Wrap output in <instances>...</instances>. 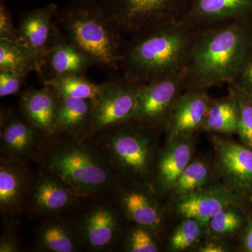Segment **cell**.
<instances>
[{"instance_id": "obj_1", "label": "cell", "mask_w": 252, "mask_h": 252, "mask_svg": "<svg viewBox=\"0 0 252 252\" xmlns=\"http://www.w3.org/2000/svg\"><path fill=\"white\" fill-rule=\"evenodd\" d=\"M252 17L200 30L186 71L187 89L230 84L252 49Z\"/></svg>"}, {"instance_id": "obj_2", "label": "cell", "mask_w": 252, "mask_h": 252, "mask_svg": "<svg viewBox=\"0 0 252 252\" xmlns=\"http://www.w3.org/2000/svg\"><path fill=\"white\" fill-rule=\"evenodd\" d=\"M198 32L180 20L132 36L121 63L123 75L142 85L185 69Z\"/></svg>"}, {"instance_id": "obj_3", "label": "cell", "mask_w": 252, "mask_h": 252, "mask_svg": "<svg viewBox=\"0 0 252 252\" xmlns=\"http://www.w3.org/2000/svg\"><path fill=\"white\" fill-rule=\"evenodd\" d=\"M57 22L66 40L108 70L120 68L127 44L100 1L72 3L59 10Z\"/></svg>"}, {"instance_id": "obj_4", "label": "cell", "mask_w": 252, "mask_h": 252, "mask_svg": "<svg viewBox=\"0 0 252 252\" xmlns=\"http://www.w3.org/2000/svg\"><path fill=\"white\" fill-rule=\"evenodd\" d=\"M66 137L53 142L44 151L41 158L44 169L84 198L109 190L115 175L98 150L84 144L83 139Z\"/></svg>"}, {"instance_id": "obj_5", "label": "cell", "mask_w": 252, "mask_h": 252, "mask_svg": "<svg viewBox=\"0 0 252 252\" xmlns=\"http://www.w3.org/2000/svg\"><path fill=\"white\" fill-rule=\"evenodd\" d=\"M151 126L131 120L112 126L97 135L94 144L114 172L137 180L149 177L153 166L154 145Z\"/></svg>"}, {"instance_id": "obj_6", "label": "cell", "mask_w": 252, "mask_h": 252, "mask_svg": "<svg viewBox=\"0 0 252 252\" xmlns=\"http://www.w3.org/2000/svg\"><path fill=\"white\" fill-rule=\"evenodd\" d=\"M189 0H100L123 34L134 36L164 23L180 21Z\"/></svg>"}, {"instance_id": "obj_7", "label": "cell", "mask_w": 252, "mask_h": 252, "mask_svg": "<svg viewBox=\"0 0 252 252\" xmlns=\"http://www.w3.org/2000/svg\"><path fill=\"white\" fill-rule=\"evenodd\" d=\"M187 89L185 69L139 86L137 103L132 119L151 127L166 126L176 101Z\"/></svg>"}, {"instance_id": "obj_8", "label": "cell", "mask_w": 252, "mask_h": 252, "mask_svg": "<svg viewBox=\"0 0 252 252\" xmlns=\"http://www.w3.org/2000/svg\"><path fill=\"white\" fill-rule=\"evenodd\" d=\"M139 86L124 75L103 83L94 102L91 135L132 119L137 107Z\"/></svg>"}, {"instance_id": "obj_9", "label": "cell", "mask_w": 252, "mask_h": 252, "mask_svg": "<svg viewBox=\"0 0 252 252\" xmlns=\"http://www.w3.org/2000/svg\"><path fill=\"white\" fill-rule=\"evenodd\" d=\"M59 11V6L51 3L23 12L18 21V40L35 53L40 67L45 55L64 39L57 22Z\"/></svg>"}, {"instance_id": "obj_10", "label": "cell", "mask_w": 252, "mask_h": 252, "mask_svg": "<svg viewBox=\"0 0 252 252\" xmlns=\"http://www.w3.org/2000/svg\"><path fill=\"white\" fill-rule=\"evenodd\" d=\"M82 243L92 251L110 250L117 242L120 220L117 210L107 203L84 209L75 225Z\"/></svg>"}, {"instance_id": "obj_11", "label": "cell", "mask_w": 252, "mask_h": 252, "mask_svg": "<svg viewBox=\"0 0 252 252\" xmlns=\"http://www.w3.org/2000/svg\"><path fill=\"white\" fill-rule=\"evenodd\" d=\"M252 16V0H189L181 21L200 31Z\"/></svg>"}, {"instance_id": "obj_12", "label": "cell", "mask_w": 252, "mask_h": 252, "mask_svg": "<svg viewBox=\"0 0 252 252\" xmlns=\"http://www.w3.org/2000/svg\"><path fill=\"white\" fill-rule=\"evenodd\" d=\"M41 137L44 136L22 114L18 116L14 113L1 111V158L22 161L39 149Z\"/></svg>"}, {"instance_id": "obj_13", "label": "cell", "mask_w": 252, "mask_h": 252, "mask_svg": "<svg viewBox=\"0 0 252 252\" xmlns=\"http://www.w3.org/2000/svg\"><path fill=\"white\" fill-rule=\"evenodd\" d=\"M210 102L206 89H186L176 101L167 120L169 140L191 136L202 127Z\"/></svg>"}, {"instance_id": "obj_14", "label": "cell", "mask_w": 252, "mask_h": 252, "mask_svg": "<svg viewBox=\"0 0 252 252\" xmlns=\"http://www.w3.org/2000/svg\"><path fill=\"white\" fill-rule=\"evenodd\" d=\"M39 176L31 192V204L38 215L60 214L77 205L79 195L64 181L52 172L46 170Z\"/></svg>"}, {"instance_id": "obj_15", "label": "cell", "mask_w": 252, "mask_h": 252, "mask_svg": "<svg viewBox=\"0 0 252 252\" xmlns=\"http://www.w3.org/2000/svg\"><path fill=\"white\" fill-rule=\"evenodd\" d=\"M61 96L52 86L44 84L21 94L19 109L23 117L45 137L56 135V119Z\"/></svg>"}, {"instance_id": "obj_16", "label": "cell", "mask_w": 252, "mask_h": 252, "mask_svg": "<svg viewBox=\"0 0 252 252\" xmlns=\"http://www.w3.org/2000/svg\"><path fill=\"white\" fill-rule=\"evenodd\" d=\"M216 142L219 165L228 185L238 191H251V149L229 140L219 139Z\"/></svg>"}, {"instance_id": "obj_17", "label": "cell", "mask_w": 252, "mask_h": 252, "mask_svg": "<svg viewBox=\"0 0 252 252\" xmlns=\"http://www.w3.org/2000/svg\"><path fill=\"white\" fill-rule=\"evenodd\" d=\"M235 201V195L226 187L199 189L180 196L177 210L185 219H193L203 224H207L214 217L231 206Z\"/></svg>"}, {"instance_id": "obj_18", "label": "cell", "mask_w": 252, "mask_h": 252, "mask_svg": "<svg viewBox=\"0 0 252 252\" xmlns=\"http://www.w3.org/2000/svg\"><path fill=\"white\" fill-rule=\"evenodd\" d=\"M94 61L65 39L60 41L44 56L39 75L46 83L67 75H85Z\"/></svg>"}, {"instance_id": "obj_19", "label": "cell", "mask_w": 252, "mask_h": 252, "mask_svg": "<svg viewBox=\"0 0 252 252\" xmlns=\"http://www.w3.org/2000/svg\"><path fill=\"white\" fill-rule=\"evenodd\" d=\"M94 102L90 99L61 97L56 135L84 139L92 133Z\"/></svg>"}, {"instance_id": "obj_20", "label": "cell", "mask_w": 252, "mask_h": 252, "mask_svg": "<svg viewBox=\"0 0 252 252\" xmlns=\"http://www.w3.org/2000/svg\"><path fill=\"white\" fill-rule=\"evenodd\" d=\"M29 185L28 172L20 160L1 159L0 210L4 215L19 211Z\"/></svg>"}, {"instance_id": "obj_21", "label": "cell", "mask_w": 252, "mask_h": 252, "mask_svg": "<svg viewBox=\"0 0 252 252\" xmlns=\"http://www.w3.org/2000/svg\"><path fill=\"white\" fill-rule=\"evenodd\" d=\"M191 136L169 140L157 162V180L164 190L173 189L179 177L190 163L192 155Z\"/></svg>"}, {"instance_id": "obj_22", "label": "cell", "mask_w": 252, "mask_h": 252, "mask_svg": "<svg viewBox=\"0 0 252 252\" xmlns=\"http://www.w3.org/2000/svg\"><path fill=\"white\" fill-rule=\"evenodd\" d=\"M119 204L126 216L137 225L153 231L158 229L161 223V214L149 192L139 188L124 190L119 195Z\"/></svg>"}, {"instance_id": "obj_23", "label": "cell", "mask_w": 252, "mask_h": 252, "mask_svg": "<svg viewBox=\"0 0 252 252\" xmlns=\"http://www.w3.org/2000/svg\"><path fill=\"white\" fill-rule=\"evenodd\" d=\"M81 243L75 225L59 218L47 220L38 235L39 246L48 252H77Z\"/></svg>"}, {"instance_id": "obj_24", "label": "cell", "mask_w": 252, "mask_h": 252, "mask_svg": "<svg viewBox=\"0 0 252 252\" xmlns=\"http://www.w3.org/2000/svg\"><path fill=\"white\" fill-rule=\"evenodd\" d=\"M0 70H9L27 77L29 73L39 74L40 64L32 50L18 41L0 39Z\"/></svg>"}, {"instance_id": "obj_25", "label": "cell", "mask_w": 252, "mask_h": 252, "mask_svg": "<svg viewBox=\"0 0 252 252\" xmlns=\"http://www.w3.org/2000/svg\"><path fill=\"white\" fill-rule=\"evenodd\" d=\"M238 122V104L229 91L226 97L211 101L202 128L218 133H234L237 132Z\"/></svg>"}, {"instance_id": "obj_26", "label": "cell", "mask_w": 252, "mask_h": 252, "mask_svg": "<svg viewBox=\"0 0 252 252\" xmlns=\"http://www.w3.org/2000/svg\"><path fill=\"white\" fill-rule=\"evenodd\" d=\"M44 84L52 86L61 97L90 99L94 102L103 84H94L85 75H67L55 78Z\"/></svg>"}, {"instance_id": "obj_27", "label": "cell", "mask_w": 252, "mask_h": 252, "mask_svg": "<svg viewBox=\"0 0 252 252\" xmlns=\"http://www.w3.org/2000/svg\"><path fill=\"white\" fill-rule=\"evenodd\" d=\"M208 176V168L204 162H190L181 174L173 190L180 196L192 193L206 183Z\"/></svg>"}, {"instance_id": "obj_28", "label": "cell", "mask_w": 252, "mask_h": 252, "mask_svg": "<svg viewBox=\"0 0 252 252\" xmlns=\"http://www.w3.org/2000/svg\"><path fill=\"white\" fill-rule=\"evenodd\" d=\"M228 90L234 96L238 108L237 133L245 146L252 149V102L241 91L230 86Z\"/></svg>"}, {"instance_id": "obj_29", "label": "cell", "mask_w": 252, "mask_h": 252, "mask_svg": "<svg viewBox=\"0 0 252 252\" xmlns=\"http://www.w3.org/2000/svg\"><path fill=\"white\" fill-rule=\"evenodd\" d=\"M203 223L193 219L185 218L177 227L170 240L172 251L181 252L194 245L202 234Z\"/></svg>"}, {"instance_id": "obj_30", "label": "cell", "mask_w": 252, "mask_h": 252, "mask_svg": "<svg viewBox=\"0 0 252 252\" xmlns=\"http://www.w3.org/2000/svg\"><path fill=\"white\" fill-rule=\"evenodd\" d=\"M153 230L137 225L131 230L126 242V250L130 252H157L158 246Z\"/></svg>"}, {"instance_id": "obj_31", "label": "cell", "mask_w": 252, "mask_h": 252, "mask_svg": "<svg viewBox=\"0 0 252 252\" xmlns=\"http://www.w3.org/2000/svg\"><path fill=\"white\" fill-rule=\"evenodd\" d=\"M241 223V217L230 207L214 217L207 224L216 234L227 235L236 231Z\"/></svg>"}, {"instance_id": "obj_32", "label": "cell", "mask_w": 252, "mask_h": 252, "mask_svg": "<svg viewBox=\"0 0 252 252\" xmlns=\"http://www.w3.org/2000/svg\"><path fill=\"white\" fill-rule=\"evenodd\" d=\"M0 39L19 42L17 28L14 26L11 11L5 0L0 1Z\"/></svg>"}, {"instance_id": "obj_33", "label": "cell", "mask_w": 252, "mask_h": 252, "mask_svg": "<svg viewBox=\"0 0 252 252\" xmlns=\"http://www.w3.org/2000/svg\"><path fill=\"white\" fill-rule=\"evenodd\" d=\"M26 77L9 70H0V97L18 94L24 84Z\"/></svg>"}, {"instance_id": "obj_34", "label": "cell", "mask_w": 252, "mask_h": 252, "mask_svg": "<svg viewBox=\"0 0 252 252\" xmlns=\"http://www.w3.org/2000/svg\"><path fill=\"white\" fill-rule=\"evenodd\" d=\"M230 86L244 92L252 94V49Z\"/></svg>"}, {"instance_id": "obj_35", "label": "cell", "mask_w": 252, "mask_h": 252, "mask_svg": "<svg viewBox=\"0 0 252 252\" xmlns=\"http://www.w3.org/2000/svg\"><path fill=\"white\" fill-rule=\"evenodd\" d=\"M21 250L19 240L12 227L8 225L0 239V252H17Z\"/></svg>"}, {"instance_id": "obj_36", "label": "cell", "mask_w": 252, "mask_h": 252, "mask_svg": "<svg viewBox=\"0 0 252 252\" xmlns=\"http://www.w3.org/2000/svg\"><path fill=\"white\" fill-rule=\"evenodd\" d=\"M199 251L201 252H224V249L220 246L219 244L210 243L205 244L200 248Z\"/></svg>"}, {"instance_id": "obj_37", "label": "cell", "mask_w": 252, "mask_h": 252, "mask_svg": "<svg viewBox=\"0 0 252 252\" xmlns=\"http://www.w3.org/2000/svg\"><path fill=\"white\" fill-rule=\"evenodd\" d=\"M244 245L248 252H252V223L249 225L246 233H245Z\"/></svg>"}, {"instance_id": "obj_38", "label": "cell", "mask_w": 252, "mask_h": 252, "mask_svg": "<svg viewBox=\"0 0 252 252\" xmlns=\"http://www.w3.org/2000/svg\"><path fill=\"white\" fill-rule=\"evenodd\" d=\"M72 3H86V2H95L100 0H70Z\"/></svg>"}, {"instance_id": "obj_39", "label": "cell", "mask_w": 252, "mask_h": 252, "mask_svg": "<svg viewBox=\"0 0 252 252\" xmlns=\"http://www.w3.org/2000/svg\"><path fill=\"white\" fill-rule=\"evenodd\" d=\"M242 92H243L244 94H246L247 96H248V97H249V98H250V99H251L252 100V94H249V93H246V92H244V91H242Z\"/></svg>"}]
</instances>
